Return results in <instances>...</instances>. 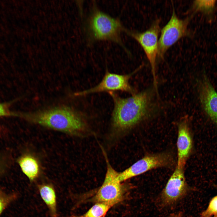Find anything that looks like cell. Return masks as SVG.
Masks as SVG:
<instances>
[{
	"instance_id": "8fae6325",
	"label": "cell",
	"mask_w": 217,
	"mask_h": 217,
	"mask_svg": "<svg viewBox=\"0 0 217 217\" xmlns=\"http://www.w3.org/2000/svg\"><path fill=\"white\" fill-rule=\"evenodd\" d=\"M178 129L177 166L184 168L191 150L192 140L188 124L186 121H181L179 123Z\"/></svg>"
},
{
	"instance_id": "277c9868",
	"label": "cell",
	"mask_w": 217,
	"mask_h": 217,
	"mask_svg": "<svg viewBox=\"0 0 217 217\" xmlns=\"http://www.w3.org/2000/svg\"><path fill=\"white\" fill-rule=\"evenodd\" d=\"M106 162L107 171L104 180L91 200L95 203H104L113 207L123 200L126 188L118 179L119 172L113 168L107 159Z\"/></svg>"
},
{
	"instance_id": "3957f363",
	"label": "cell",
	"mask_w": 217,
	"mask_h": 217,
	"mask_svg": "<svg viewBox=\"0 0 217 217\" xmlns=\"http://www.w3.org/2000/svg\"><path fill=\"white\" fill-rule=\"evenodd\" d=\"M87 27L89 38L92 40L112 41L125 48L121 34L126 29L118 19L112 17L94 7L89 16Z\"/></svg>"
},
{
	"instance_id": "d6986e66",
	"label": "cell",
	"mask_w": 217,
	"mask_h": 217,
	"mask_svg": "<svg viewBox=\"0 0 217 217\" xmlns=\"http://www.w3.org/2000/svg\"><path fill=\"white\" fill-rule=\"evenodd\" d=\"M183 213L181 212L172 213L167 217H183Z\"/></svg>"
},
{
	"instance_id": "4fadbf2b",
	"label": "cell",
	"mask_w": 217,
	"mask_h": 217,
	"mask_svg": "<svg viewBox=\"0 0 217 217\" xmlns=\"http://www.w3.org/2000/svg\"><path fill=\"white\" fill-rule=\"evenodd\" d=\"M38 188L51 217H58L56 195L53 185L49 183H43L38 185Z\"/></svg>"
},
{
	"instance_id": "30bf717a",
	"label": "cell",
	"mask_w": 217,
	"mask_h": 217,
	"mask_svg": "<svg viewBox=\"0 0 217 217\" xmlns=\"http://www.w3.org/2000/svg\"><path fill=\"white\" fill-rule=\"evenodd\" d=\"M198 87L203 107L208 115L217 124V93L205 75L200 81Z\"/></svg>"
},
{
	"instance_id": "52a82bcc",
	"label": "cell",
	"mask_w": 217,
	"mask_h": 217,
	"mask_svg": "<svg viewBox=\"0 0 217 217\" xmlns=\"http://www.w3.org/2000/svg\"><path fill=\"white\" fill-rule=\"evenodd\" d=\"M190 190L186 180L184 168L176 166L160 194V204L165 207L173 206L185 197Z\"/></svg>"
},
{
	"instance_id": "9c48e42d",
	"label": "cell",
	"mask_w": 217,
	"mask_h": 217,
	"mask_svg": "<svg viewBox=\"0 0 217 217\" xmlns=\"http://www.w3.org/2000/svg\"><path fill=\"white\" fill-rule=\"evenodd\" d=\"M143 67L140 66L129 74L121 75L106 71L100 83L95 87L76 94L83 95L91 93L115 91H121L133 93L134 90L130 85L129 80L132 75Z\"/></svg>"
},
{
	"instance_id": "7a4b0ae2",
	"label": "cell",
	"mask_w": 217,
	"mask_h": 217,
	"mask_svg": "<svg viewBox=\"0 0 217 217\" xmlns=\"http://www.w3.org/2000/svg\"><path fill=\"white\" fill-rule=\"evenodd\" d=\"M20 117L32 123L70 135L80 134L84 128L83 123L79 116L67 107L20 114Z\"/></svg>"
},
{
	"instance_id": "6da1fadb",
	"label": "cell",
	"mask_w": 217,
	"mask_h": 217,
	"mask_svg": "<svg viewBox=\"0 0 217 217\" xmlns=\"http://www.w3.org/2000/svg\"><path fill=\"white\" fill-rule=\"evenodd\" d=\"M114 99L112 121L114 127L123 131L132 127L155 113L153 91L148 89L127 98H122L110 92Z\"/></svg>"
},
{
	"instance_id": "9a60e30c",
	"label": "cell",
	"mask_w": 217,
	"mask_h": 217,
	"mask_svg": "<svg viewBox=\"0 0 217 217\" xmlns=\"http://www.w3.org/2000/svg\"><path fill=\"white\" fill-rule=\"evenodd\" d=\"M112 207L106 204L96 203L84 213L80 215H72L71 217H103Z\"/></svg>"
},
{
	"instance_id": "ffe728a7",
	"label": "cell",
	"mask_w": 217,
	"mask_h": 217,
	"mask_svg": "<svg viewBox=\"0 0 217 217\" xmlns=\"http://www.w3.org/2000/svg\"><path fill=\"white\" fill-rule=\"evenodd\" d=\"M1 166H0V171H1Z\"/></svg>"
},
{
	"instance_id": "e0dca14e",
	"label": "cell",
	"mask_w": 217,
	"mask_h": 217,
	"mask_svg": "<svg viewBox=\"0 0 217 217\" xmlns=\"http://www.w3.org/2000/svg\"><path fill=\"white\" fill-rule=\"evenodd\" d=\"M16 197L14 193H8L0 189V215Z\"/></svg>"
},
{
	"instance_id": "ba28073f",
	"label": "cell",
	"mask_w": 217,
	"mask_h": 217,
	"mask_svg": "<svg viewBox=\"0 0 217 217\" xmlns=\"http://www.w3.org/2000/svg\"><path fill=\"white\" fill-rule=\"evenodd\" d=\"M173 162L172 156L168 153L147 155L123 171L119 172L118 178L123 182L149 170L171 166Z\"/></svg>"
},
{
	"instance_id": "5b68a950",
	"label": "cell",
	"mask_w": 217,
	"mask_h": 217,
	"mask_svg": "<svg viewBox=\"0 0 217 217\" xmlns=\"http://www.w3.org/2000/svg\"><path fill=\"white\" fill-rule=\"evenodd\" d=\"M191 17L182 19L177 15L173 7L169 20L161 30L159 39L158 58L163 59L167 50L181 38L190 36L188 29Z\"/></svg>"
},
{
	"instance_id": "8992f818",
	"label": "cell",
	"mask_w": 217,
	"mask_h": 217,
	"mask_svg": "<svg viewBox=\"0 0 217 217\" xmlns=\"http://www.w3.org/2000/svg\"><path fill=\"white\" fill-rule=\"evenodd\" d=\"M160 23V19L156 20L149 28L142 32L127 30L125 31L137 41L143 49L150 64L156 90H157L156 65L158 52L159 36L161 31Z\"/></svg>"
},
{
	"instance_id": "5bb4252c",
	"label": "cell",
	"mask_w": 217,
	"mask_h": 217,
	"mask_svg": "<svg viewBox=\"0 0 217 217\" xmlns=\"http://www.w3.org/2000/svg\"><path fill=\"white\" fill-rule=\"evenodd\" d=\"M215 0H197L193 2L192 9L194 12L200 11L209 18H212L215 9Z\"/></svg>"
},
{
	"instance_id": "7c38bea8",
	"label": "cell",
	"mask_w": 217,
	"mask_h": 217,
	"mask_svg": "<svg viewBox=\"0 0 217 217\" xmlns=\"http://www.w3.org/2000/svg\"><path fill=\"white\" fill-rule=\"evenodd\" d=\"M18 163L22 171L30 181L33 182L38 178L40 172V165L33 155L27 154L22 156L19 159Z\"/></svg>"
},
{
	"instance_id": "ac0fdd59",
	"label": "cell",
	"mask_w": 217,
	"mask_h": 217,
	"mask_svg": "<svg viewBox=\"0 0 217 217\" xmlns=\"http://www.w3.org/2000/svg\"><path fill=\"white\" fill-rule=\"evenodd\" d=\"M18 116V113L11 112L7 104L0 103V117Z\"/></svg>"
},
{
	"instance_id": "2e32d148",
	"label": "cell",
	"mask_w": 217,
	"mask_h": 217,
	"mask_svg": "<svg viewBox=\"0 0 217 217\" xmlns=\"http://www.w3.org/2000/svg\"><path fill=\"white\" fill-rule=\"evenodd\" d=\"M200 216L201 217H217V194L211 199Z\"/></svg>"
}]
</instances>
